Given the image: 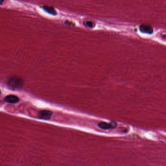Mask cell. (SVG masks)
Instances as JSON below:
<instances>
[{
    "mask_svg": "<svg viewBox=\"0 0 166 166\" xmlns=\"http://www.w3.org/2000/svg\"><path fill=\"white\" fill-rule=\"evenodd\" d=\"M43 8H44L45 10L47 12L49 13L50 14H53V15H55V14H57V12H56V11H55L54 8H52V7H51V6H44V7H43Z\"/></svg>",
    "mask_w": 166,
    "mask_h": 166,
    "instance_id": "cell-6",
    "label": "cell"
},
{
    "mask_svg": "<svg viewBox=\"0 0 166 166\" xmlns=\"http://www.w3.org/2000/svg\"><path fill=\"white\" fill-rule=\"evenodd\" d=\"M5 101L6 102L10 103V104H16L20 100H19V98L16 95H9L5 97Z\"/></svg>",
    "mask_w": 166,
    "mask_h": 166,
    "instance_id": "cell-5",
    "label": "cell"
},
{
    "mask_svg": "<svg viewBox=\"0 0 166 166\" xmlns=\"http://www.w3.org/2000/svg\"><path fill=\"white\" fill-rule=\"evenodd\" d=\"M8 85L10 88L13 89H20L23 87V80L18 76L11 77L8 80Z\"/></svg>",
    "mask_w": 166,
    "mask_h": 166,
    "instance_id": "cell-1",
    "label": "cell"
},
{
    "mask_svg": "<svg viewBox=\"0 0 166 166\" xmlns=\"http://www.w3.org/2000/svg\"><path fill=\"white\" fill-rule=\"evenodd\" d=\"M98 126L99 128L102 129L108 130L115 128L117 126V124L115 122L107 123L105 122H100L98 124Z\"/></svg>",
    "mask_w": 166,
    "mask_h": 166,
    "instance_id": "cell-3",
    "label": "cell"
},
{
    "mask_svg": "<svg viewBox=\"0 0 166 166\" xmlns=\"http://www.w3.org/2000/svg\"><path fill=\"white\" fill-rule=\"evenodd\" d=\"M0 93H1V92H0Z\"/></svg>",
    "mask_w": 166,
    "mask_h": 166,
    "instance_id": "cell-9",
    "label": "cell"
},
{
    "mask_svg": "<svg viewBox=\"0 0 166 166\" xmlns=\"http://www.w3.org/2000/svg\"><path fill=\"white\" fill-rule=\"evenodd\" d=\"M140 32L145 34H152L154 32L152 27L149 25H142L139 26Z\"/></svg>",
    "mask_w": 166,
    "mask_h": 166,
    "instance_id": "cell-4",
    "label": "cell"
},
{
    "mask_svg": "<svg viewBox=\"0 0 166 166\" xmlns=\"http://www.w3.org/2000/svg\"><path fill=\"white\" fill-rule=\"evenodd\" d=\"M53 113L50 110H43L38 112V117L39 119L48 120L51 119L52 117Z\"/></svg>",
    "mask_w": 166,
    "mask_h": 166,
    "instance_id": "cell-2",
    "label": "cell"
},
{
    "mask_svg": "<svg viewBox=\"0 0 166 166\" xmlns=\"http://www.w3.org/2000/svg\"><path fill=\"white\" fill-rule=\"evenodd\" d=\"M87 26H88L89 27H92L93 26V23H92V21H87L86 23Z\"/></svg>",
    "mask_w": 166,
    "mask_h": 166,
    "instance_id": "cell-7",
    "label": "cell"
},
{
    "mask_svg": "<svg viewBox=\"0 0 166 166\" xmlns=\"http://www.w3.org/2000/svg\"><path fill=\"white\" fill-rule=\"evenodd\" d=\"M4 2V0H0V5H2Z\"/></svg>",
    "mask_w": 166,
    "mask_h": 166,
    "instance_id": "cell-8",
    "label": "cell"
}]
</instances>
